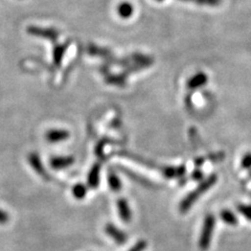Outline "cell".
<instances>
[{"instance_id":"cell-12","label":"cell","mask_w":251,"mask_h":251,"mask_svg":"<svg viewBox=\"0 0 251 251\" xmlns=\"http://www.w3.org/2000/svg\"><path fill=\"white\" fill-rule=\"evenodd\" d=\"M185 173L184 167H170L163 170V175L167 178H175V177H181Z\"/></svg>"},{"instance_id":"cell-1","label":"cell","mask_w":251,"mask_h":251,"mask_svg":"<svg viewBox=\"0 0 251 251\" xmlns=\"http://www.w3.org/2000/svg\"><path fill=\"white\" fill-rule=\"evenodd\" d=\"M217 180H218V177L216 175H211L204 180L201 184H199V186L196 188L195 191L188 194L186 197L181 201V203H180V206H179L180 213H182V214L187 213V211L190 210V208L194 205L195 202L197 201L204 193L208 191L210 187H213L215 185Z\"/></svg>"},{"instance_id":"cell-4","label":"cell","mask_w":251,"mask_h":251,"mask_svg":"<svg viewBox=\"0 0 251 251\" xmlns=\"http://www.w3.org/2000/svg\"><path fill=\"white\" fill-rule=\"evenodd\" d=\"M105 231L116 244L124 245L125 243L128 241V235L120 228H117L113 224H107L105 227Z\"/></svg>"},{"instance_id":"cell-11","label":"cell","mask_w":251,"mask_h":251,"mask_svg":"<svg viewBox=\"0 0 251 251\" xmlns=\"http://www.w3.org/2000/svg\"><path fill=\"white\" fill-rule=\"evenodd\" d=\"M220 217H221L222 221L226 224L234 226L238 224V218L235 217V215L232 213V211L228 210V209H224L220 213Z\"/></svg>"},{"instance_id":"cell-14","label":"cell","mask_w":251,"mask_h":251,"mask_svg":"<svg viewBox=\"0 0 251 251\" xmlns=\"http://www.w3.org/2000/svg\"><path fill=\"white\" fill-rule=\"evenodd\" d=\"M119 14L122 18H130L133 12H134V9L131 3L129 2H123L119 5Z\"/></svg>"},{"instance_id":"cell-13","label":"cell","mask_w":251,"mask_h":251,"mask_svg":"<svg viewBox=\"0 0 251 251\" xmlns=\"http://www.w3.org/2000/svg\"><path fill=\"white\" fill-rule=\"evenodd\" d=\"M108 183L110 188L114 192H119L122 188V182L121 179L117 177L114 172H110L108 174Z\"/></svg>"},{"instance_id":"cell-10","label":"cell","mask_w":251,"mask_h":251,"mask_svg":"<svg viewBox=\"0 0 251 251\" xmlns=\"http://www.w3.org/2000/svg\"><path fill=\"white\" fill-rule=\"evenodd\" d=\"M100 164H94L92 169L89 172L88 175V185L91 188H96L99 186L100 183Z\"/></svg>"},{"instance_id":"cell-20","label":"cell","mask_w":251,"mask_h":251,"mask_svg":"<svg viewBox=\"0 0 251 251\" xmlns=\"http://www.w3.org/2000/svg\"><path fill=\"white\" fill-rule=\"evenodd\" d=\"M146 248H147V242L139 241L136 243V245L133 246L129 251H145Z\"/></svg>"},{"instance_id":"cell-16","label":"cell","mask_w":251,"mask_h":251,"mask_svg":"<svg viewBox=\"0 0 251 251\" xmlns=\"http://www.w3.org/2000/svg\"><path fill=\"white\" fill-rule=\"evenodd\" d=\"M157 1H162V0H157ZM180 1L191 2L199 5H208V6H217L220 5L222 2V0H180Z\"/></svg>"},{"instance_id":"cell-19","label":"cell","mask_w":251,"mask_h":251,"mask_svg":"<svg viewBox=\"0 0 251 251\" xmlns=\"http://www.w3.org/2000/svg\"><path fill=\"white\" fill-rule=\"evenodd\" d=\"M241 166L243 169H250L251 168V153H246L244 156H243L242 161H241Z\"/></svg>"},{"instance_id":"cell-22","label":"cell","mask_w":251,"mask_h":251,"mask_svg":"<svg viewBox=\"0 0 251 251\" xmlns=\"http://www.w3.org/2000/svg\"><path fill=\"white\" fill-rule=\"evenodd\" d=\"M201 178H202V173L199 172V171H196V172L194 173V179L199 180V179H201Z\"/></svg>"},{"instance_id":"cell-15","label":"cell","mask_w":251,"mask_h":251,"mask_svg":"<svg viewBox=\"0 0 251 251\" xmlns=\"http://www.w3.org/2000/svg\"><path fill=\"white\" fill-rule=\"evenodd\" d=\"M66 50V44L65 45H57L53 50V62L54 64L59 66L62 62V58L64 56V52Z\"/></svg>"},{"instance_id":"cell-3","label":"cell","mask_w":251,"mask_h":251,"mask_svg":"<svg viewBox=\"0 0 251 251\" xmlns=\"http://www.w3.org/2000/svg\"><path fill=\"white\" fill-rule=\"evenodd\" d=\"M27 33L30 36H36L39 38L49 39V40L54 41L59 37V31L54 28H44L38 26H29L27 27Z\"/></svg>"},{"instance_id":"cell-21","label":"cell","mask_w":251,"mask_h":251,"mask_svg":"<svg viewBox=\"0 0 251 251\" xmlns=\"http://www.w3.org/2000/svg\"><path fill=\"white\" fill-rule=\"evenodd\" d=\"M7 221H9V216H7V214L5 213V211L0 209V223L4 224Z\"/></svg>"},{"instance_id":"cell-5","label":"cell","mask_w":251,"mask_h":251,"mask_svg":"<svg viewBox=\"0 0 251 251\" xmlns=\"http://www.w3.org/2000/svg\"><path fill=\"white\" fill-rule=\"evenodd\" d=\"M116 205H117V208H119V214L121 219L125 223H129L132 220V213L127 200L121 198L117 200Z\"/></svg>"},{"instance_id":"cell-6","label":"cell","mask_w":251,"mask_h":251,"mask_svg":"<svg viewBox=\"0 0 251 251\" xmlns=\"http://www.w3.org/2000/svg\"><path fill=\"white\" fill-rule=\"evenodd\" d=\"M28 161L30 163L31 168H33L36 172L37 174L40 175V177H43L45 179H49V177H47V173L43 167V163L40 159V157L38 156V154L36 153H31L28 157Z\"/></svg>"},{"instance_id":"cell-7","label":"cell","mask_w":251,"mask_h":251,"mask_svg":"<svg viewBox=\"0 0 251 251\" xmlns=\"http://www.w3.org/2000/svg\"><path fill=\"white\" fill-rule=\"evenodd\" d=\"M50 166L54 170H62L66 169L72 166L75 162L73 157H66V156H60V157H52L50 159Z\"/></svg>"},{"instance_id":"cell-9","label":"cell","mask_w":251,"mask_h":251,"mask_svg":"<svg viewBox=\"0 0 251 251\" xmlns=\"http://www.w3.org/2000/svg\"><path fill=\"white\" fill-rule=\"evenodd\" d=\"M45 137L50 143H59V141H63L69 137V132L61 129H54L47 131Z\"/></svg>"},{"instance_id":"cell-8","label":"cell","mask_w":251,"mask_h":251,"mask_svg":"<svg viewBox=\"0 0 251 251\" xmlns=\"http://www.w3.org/2000/svg\"><path fill=\"white\" fill-rule=\"evenodd\" d=\"M207 75L204 73H198L193 75L187 82V87L190 89H198L203 87L207 83Z\"/></svg>"},{"instance_id":"cell-18","label":"cell","mask_w":251,"mask_h":251,"mask_svg":"<svg viewBox=\"0 0 251 251\" xmlns=\"http://www.w3.org/2000/svg\"><path fill=\"white\" fill-rule=\"evenodd\" d=\"M238 210L241 215H243L248 220V221H251V205L240 204V205H238Z\"/></svg>"},{"instance_id":"cell-17","label":"cell","mask_w":251,"mask_h":251,"mask_svg":"<svg viewBox=\"0 0 251 251\" xmlns=\"http://www.w3.org/2000/svg\"><path fill=\"white\" fill-rule=\"evenodd\" d=\"M87 194V187L82 183H77L73 188V195L76 199H83Z\"/></svg>"},{"instance_id":"cell-2","label":"cell","mask_w":251,"mask_h":251,"mask_svg":"<svg viewBox=\"0 0 251 251\" xmlns=\"http://www.w3.org/2000/svg\"><path fill=\"white\" fill-rule=\"evenodd\" d=\"M216 225V218L214 215H207L204 219L203 227L201 230V234L199 238V248L203 251L207 250L210 247L211 239H213V234L215 230Z\"/></svg>"}]
</instances>
